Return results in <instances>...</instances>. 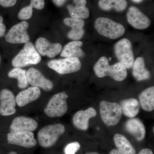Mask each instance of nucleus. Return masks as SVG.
Here are the masks:
<instances>
[{
	"label": "nucleus",
	"instance_id": "nucleus-1",
	"mask_svg": "<svg viewBox=\"0 0 154 154\" xmlns=\"http://www.w3.org/2000/svg\"><path fill=\"white\" fill-rule=\"evenodd\" d=\"M126 68L120 62L110 66L109 60L105 57H102L97 61L94 67L95 74L99 78L110 76L117 82H122L127 76Z\"/></svg>",
	"mask_w": 154,
	"mask_h": 154
},
{
	"label": "nucleus",
	"instance_id": "nucleus-2",
	"mask_svg": "<svg viewBox=\"0 0 154 154\" xmlns=\"http://www.w3.org/2000/svg\"><path fill=\"white\" fill-rule=\"evenodd\" d=\"M94 27L100 35L110 39H116L121 37L125 31L122 24L105 17H99L96 19Z\"/></svg>",
	"mask_w": 154,
	"mask_h": 154
},
{
	"label": "nucleus",
	"instance_id": "nucleus-3",
	"mask_svg": "<svg viewBox=\"0 0 154 154\" xmlns=\"http://www.w3.org/2000/svg\"><path fill=\"white\" fill-rule=\"evenodd\" d=\"M65 131V126L59 123L46 125L37 134L38 143L42 147H51L56 143Z\"/></svg>",
	"mask_w": 154,
	"mask_h": 154
},
{
	"label": "nucleus",
	"instance_id": "nucleus-4",
	"mask_svg": "<svg viewBox=\"0 0 154 154\" xmlns=\"http://www.w3.org/2000/svg\"><path fill=\"white\" fill-rule=\"evenodd\" d=\"M41 60L40 54L33 43L29 42L25 44L23 49L14 57L12 64L14 67L21 68L31 65L37 64Z\"/></svg>",
	"mask_w": 154,
	"mask_h": 154
},
{
	"label": "nucleus",
	"instance_id": "nucleus-5",
	"mask_svg": "<svg viewBox=\"0 0 154 154\" xmlns=\"http://www.w3.org/2000/svg\"><path fill=\"white\" fill-rule=\"evenodd\" d=\"M69 96L64 92H61L52 96L44 109L45 114L51 118L60 117L68 110L67 99Z\"/></svg>",
	"mask_w": 154,
	"mask_h": 154
},
{
	"label": "nucleus",
	"instance_id": "nucleus-6",
	"mask_svg": "<svg viewBox=\"0 0 154 154\" xmlns=\"http://www.w3.org/2000/svg\"><path fill=\"white\" fill-rule=\"evenodd\" d=\"M99 109L102 121L107 126H114L120 121L122 112L121 106L118 103L102 101L100 102Z\"/></svg>",
	"mask_w": 154,
	"mask_h": 154
},
{
	"label": "nucleus",
	"instance_id": "nucleus-7",
	"mask_svg": "<svg viewBox=\"0 0 154 154\" xmlns=\"http://www.w3.org/2000/svg\"><path fill=\"white\" fill-rule=\"evenodd\" d=\"M114 52L119 62L122 63L126 69L132 67L134 61L132 44L129 39L123 38L116 43Z\"/></svg>",
	"mask_w": 154,
	"mask_h": 154
},
{
	"label": "nucleus",
	"instance_id": "nucleus-8",
	"mask_svg": "<svg viewBox=\"0 0 154 154\" xmlns=\"http://www.w3.org/2000/svg\"><path fill=\"white\" fill-rule=\"evenodd\" d=\"M50 68L60 74L72 73L79 71L82 67L79 59L78 57H66L54 59L48 63Z\"/></svg>",
	"mask_w": 154,
	"mask_h": 154
},
{
	"label": "nucleus",
	"instance_id": "nucleus-9",
	"mask_svg": "<svg viewBox=\"0 0 154 154\" xmlns=\"http://www.w3.org/2000/svg\"><path fill=\"white\" fill-rule=\"evenodd\" d=\"M29 25V23L25 21L14 25L6 34V41L11 44L28 43L30 40V36L27 32Z\"/></svg>",
	"mask_w": 154,
	"mask_h": 154
},
{
	"label": "nucleus",
	"instance_id": "nucleus-10",
	"mask_svg": "<svg viewBox=\"0 0 154 154\" xmlns=\"http://www.w3.org/2000/svg\"><path fill=\"white\" fill-rule=\"evenodd\" d=\"M7 140L10 144L27 148H33L37 144L34 134L29 131L9 133L7 134Z\"/></svg>",
	"mask_w": 154,
	"mask_h": 154
},
{
	"label": "nucleus",
	"instance_id": "nucleus-11",
	"mask_svg": "<svg viewBox=\"0 0 154 154\" xmlns=\"http://www.w3.org/2000/svg\"><path fill=\"white\" fill-rule=\"evenodd\" d=\"M128 23L133 28L138 30H143L150 25V20L136 7H130L127 14Z\"/></svg>",
	"mask_w": 154,
	"mask_h": 154
},
{
	"label": "nucleus",
	"instance_id": "nucleus-12",
	"mask_svg": "<svg viewBox=\"0 0 154 154\" xmlns=\"http://www.w3.org/2000/svg\"><path fill=\"white\" fill-rule=\"evenodd\" d=\"M26 74L28 83L33 87L41 88L46 91H51L53 88L52 82L46 79L37 69L31 68L27 71Z\"/></svg>",
	"mask_w": 154,
	"mask_h": 154
},
{
	"label": "nucleus",
	"instance_id": "nucleus-13",
	"mask_svg": "<svg viewBox=\"0 0 154 154\" xmlns=\"http://www.w3.org/2000/svg\"><path fill=\"white\" fill-rule=\"evenodd\" d=\"M16 98L13 92L7 89L0 92V114L3 116H9L16 112Z\"/></svg>",
	"mask_w": 154,
	"mask_h": 154
},
{
	"label": "nucleus",
	"instance_id": "nucleus-14",
	"mask_svg": "<svg viewBox=\"0 0 154 154\" xmlns=\"http://www.w3.org/2000/svg\"><path fill=\"white\" fill-rule=\"evenodd\" d=\"M35 48L41 55L51 58L60 53L63 48L60 43H51L46 38L42 37L36 40Z\"/></svg>",
	"mask_w": 154,
	"mask_h": 154
},
{
	"label": "nucleus",
	"instance_id": "nucleus-15",
	"mask_svg": "<svg viewBox=\"0 0 154 154\" xmlns=\"http://www.w3.org/2000/svg\"><path fill=\"white\" fill-rule=\"evenodd\" d=\"M38 126V122L33 118L24 116H17L11 122L10 131L11 133L33 132L36 130Z\"/></svg>",
	"mask_w": 154,
	"mask_h": 154
},
{
	"label": "nucleus",
	"instance_id": "nucleus-16",
	"mask_svg": "<svg viewBox=\"0 0 154 154\" xmlns=\"http://www.w3.org/2000/svg\"><path fill=\"white\" fill-rule=\"evenodd\" d=\"M97 115L96 110L93 107H90L86 110H81L75 113L72 119L73 124L77 129L86 131L89 128L90 119Z\"/></svg>",
	"mask_w": 154,
	"mask_h": 154
},
{
	"label": "nucleus",
	"instance_id": "nucleus-17",
	"mask_svg": "<svg viewBox=\"0 0 154 154\" xmlns=\"http://www.w3.org/2000/svg\"><path fill=\"white\" fill-rule=\"evenodd\" d=\"M41 95L40 88L36 87H30L17 94L16 97V103L19 107H23L36 101Z\"/></svg>",
	"mask_w": 154,
	"mask_h": 154
},
{
	"label": "nucleus",
	"instance_id": "nucleus-18",
	"mask_svg": "<svg viewBox=\"0 0 154 154\" xmlns=\"http://www.w3.org/2000/svg\"><path fill=\"white\" fill-rule=\"evenodd\" d=\"M125 128L138 141H142L145 137L146 131L144 125L137 118L130 119L125 124Z\"/></svg>",
	"mask_w": 154,
	"mask_h": 154
},
{
	"label": "nucleus",
	"instance_id": "nucleus-19",
	"mask_svg": "<svg viewBox=\"0 0 154 154\" xmlns=\"http://www.w3.org/2000/svg\"><path fill=\"white\" fill-rule=\"evenodd\" d=\"M74 5L67 6L71 17L78 19H88L90 17V11L86 7V0H73Z\"/></svg>",
	"mask_w": 154,
	"mask_h": 154
},
{
	"label": "nucleus",
	"instance_id": "nucleus-20",
	"mask_svg": "<svg viewBox=\"0 0 154 154\" xmlns=\"http://www.w3.org/2000/svg\"><path fill=\"white\" fill-rule=\"evenodd\" d=\"M82 42L73 41L69 42L62 50L60 56L64 57H83L85 53L81 47L83 46Z\"/></svg>",
	"mask_w": 154,
	"mask_h": 154
},
{
	"label": "nucleus",
	"instance_id": "nucleus-21",
	"mask_svg": "<svg viewBox=\"0 0 154 154\" xmlns=\"http://www.w3.org/2000/svg\"><path fill=\"white\" fill-rule=\"evenodd\" d=\"M132 67L133 75L137 81L149 79L150 77V73L146 68L143 57H137L134 60Z\"/></svg>",
	"mask_w": 154,
	"mask_h": 154
},
{
	"label": "nucleus",
	"instance_id": "nucleus-22",
	"mask_svg": "<svg viewBox=\"0 0 154 154\" xmlns=\"http://www.w3.org/2000/svg\"><path fill=\"white\" fill-rule=\"evenodd\" d=\"M117 150L121 154H136V150L130 142L123 135L116 134L113 137Z\"/></svg>",
	"mask_w": 154,
	"mask_h": 154
},
{
	"label": "nucleus",
	"instance_id": "nucleus-23",
	"mask_svg": "<svg viewBox=\"0 0 154 154\" xmlns=\"http://www.w3.org/2000/svg\"><path fill=\"white\" fill-rule=\"evenodd\" d=\"M120 105L122 113L127 117L133 118L139 113L140 104L137 99H125L122 101Z\"/></svg>",
	"mask_w": 154,
	"mask_h": 154
},
{
	"label": "nucleus",
	"instance_id": "nucleus-24",
	"mask_svg": "<svg viewBox=\"0 0 154 154\" xmlns=\"http://www.w3.org/2000/svg\"><path fill=\"white\" fill-rule=\"evenodd\" d=\"M140 104L143 109L151 112L154 109V87H149L144 90L139 96Z\"/></svg>",
	"mask_w": 154,
	"mask_h": 154
},
{
	"label": "nucleus",
	"instance_id": "nucleus-25",
	"mask_svg": "<svg viewBox=\"0 0 154 154\" xmlns=\"http://www.w3.org/2000/svg\"><path fill=\"white\" fill-rule=\"evenodd\" d=\"M99 7L105 11L114 9L118 12L124 11L128 5L126 0H99Z\"/></svg>",
	"mask_w": 154,
	"mask_h": 154
},
{
	"label": "nucleus",
	"instance_id": "nucleus-26",
	"mask_svg": "<svg viewBox=\"0 0 154 154\" xmlns=\"http://www.w3.org/2000/svg\"><path fill=\"white\" fill-rule=\"evenodd\" d=\"M26 72V70L21 68L15 67L9 72L8 76L12 79H17L18 88L21 89H25L28 85Z\"/></svg>",
	"mask_w": 154,
	"mask_h": 154
},
{
	"label": "nucleus",
	"instance_id": "nucleus-27",
	"mask_svg": "<svg viewBox=\"0 0 154 154\" xmlns=\"http://www.w3.org/2000/svg\"><path fill=\"white\" fill-rule=\"evenodd\" d=\"M71 28V30L68 33L69 38L74 41H77L82 38L85 33V30L82 27L76 26Z\"/></svg>",
	"mask_w": 154,
	"mask_h": 154
},
{
	"label": "nucleus",
	"instance_id": "nucleus-28",
	"mask_svg": "<svg viewBox=\"0 0 154 154\" xmlns=\"http://www.w3.org/2000/svg\"><path fill=\"white\" fill-rule=\"evenodd\" d=\"M33 14V8L30 5L26 6L21 9L18 14V17L21 20H28L31 18Z\"/></svg>",
	"mask_w": 154,
	"mask_h": 154
},
{
	"label": "nucleus",
	"instance_id": "nucleus-29",
	"mask_svg": "<svg viewBox=\"0 0 154 154\" xmlns=\"http://www.w3.org/2000/svg\"><path fill=\"white\" fill-rule=\"evenodd\" d=\"M63 22L65 25L71 28L75 26H79L83 28L85 24V21L82 19L72 17L65 18L64 19Z\"/></svg>",
	"mask_w": 154,
	"mask_h": 154
},
{
	"label": "nucleus",
	"instance_id": "nucleus-30",
	"mask_svg": "<svg viewBox=\"0 0 154 154\" xmlns=\"http://www.w3.org/2000/svg\"><path fill=\"white\" fill-rule=\"evenodd\" d=\"M81 148L80 144L78 142H74L67 145L64 149L65 154H75Z\"/></svg>",
	"mask_w": 154,
	"mask_h": 154
},
{
	"label": "nucleus",
	"instance_id": "nucleus-31",
	"mask_svg": "<svg viewBox=\"0 0 154 154\" xmlns=\"http://www.w3.org/2000/svg\"><path fill=\"white\" fill-rule=\"evenodd\" d=\"M45 5V0H30V5L32 8L41 10L44 8Z\"/></svg>",
	"mask_w": 154,
	"mask_h": 154
},
{
	"label": "nucleus",
	"instance_id": "nucleus-32",
	"mask_svg": "<svg viewBox=\"0 0 154 154\" xmlns=\"http://www.w3.org/2000/svg\"><path fill=\"white\" fill-rule=\"evenodd\" d=\"M17 0H0V5L4 8H10L16 5Z\"/></svg>",
	"mask_w": 154,
	"mask_h": 154
},
{
	"label": "nucleus",
	"instance_id": "nucleus-33",
	"mask_svg": "<svg viewBox=\"0 0 154 154\" xmlns=\"http://www.w3.org/2000/svg\"><path fill=\"white\" fill-rule=\"evenodd\" d=\"M3 18L0 15V38L5 36L6 31L5 25L3 23Z\"/></svg>",
	"mask_w": 154,
	"mask_h": 154
},
{
	"label": "nucleus",
	"instance_id": "nucleus-34",
	"mask_svg": "<svg viewBox=\"0 0 154 154\" xmlns=\"http://www.w3.org/2000/svg\"><path fill=\"white\" fill-rule=\"evenodd\" d=\"M138 154H153L151 150L149 149H143Z\"/></svg>",
	"mask_w": 154,
	"mask_h": 154
},
{
	"label": "nucleus",
	"instance_id": "nucleus-35",
	"mask_svg": "<svg viewBox=\"0 0 154 154\" xmlns=\"http://www.w3.org/2000/svg\"><path fill=\"white\" fill-rule=\"evenodd\" d=\"M54 3L58 7H61L64 4L66 0H53Z\"/></svg>",
	"mask_w": 154,
	"mask_h": 154
},
{
	"label": "nucleus",
	"instance_id": "nucleus-36",
	"mask_svg": "<svg viewBox=\"0 0 154 154\" xmlns=\"http://www.w3.org/2000/svg\"><path fill=\"white\" fill-rule=\"evenodd\" d=\"M109 154H121L120 152H119L116 149H114L112 150L109 153Z\"/></svg>",
	"mask_w": 154,
	"mask_h": 154
},
{
	"label": "nucleus",
	"instance_id": "nucleus-37",
	"mask_svg": "<svg viewBox=\"0 0 154 154\" xmlns=\"http://www.w3.org/2000/svg\"><path fill=\"white\" fill-rule=\"evenodd\" d=\"M134 2L136 3H140L143 0H131Z\"/></svg>",
	"mask_w": 154,
	"mask_h": 154
},
{
	"label": "nucleus",
	"instance_id": "nucleus-38",
	"mask_svg": "<svg viewBox=\"0 0 154 154\" xmlns=\"http://www.w3.org/2000/svg\"><path fill=\"white\" fill-rule=\"evenodd\" d=\"M86 154H100L96 152H91L87 153Z\"/></svg>",
	"mask_w": 154,
	"mask_h": 154
},
{
	"label": "nucleus",
	"instance_id": "nucleus-39",
	"mask_svg": "<svg viewBox=\"0 0 154 154\" xmlns=\"http://www.w3.org/2000/svg\"><path fill=\"white\" fill-rule=\"evenodd\" d=\"M8 154H18L16 152H11Z\"/></svg>",
	"mask_w": 154,
	"mask_h": 154
},
{
	"label": "nucleus",
	"instance_id": "nucleus-40",
	"mask_svg": "<svg viewBox=\"0 0 154 154\" xmlns=\"http://www.w3.org/2000/svg\"><path fill=\"white\" fill-rule=\"evenodd\" d=\"M0 63H1V56H0Z\"/></svg>",
	"mask_w": 154,
	"mask_h": 154
}]
</instances>
